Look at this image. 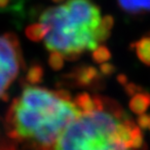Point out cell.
Returning <instances> with one entry per match:
<instances>
[{"label": "cell", "instance_id": "obj_1", "mask_svg": "<svg viewBox=\"0 0 150 150\" xmlns=\"http://www.w3.org/2000/svg\"><path fill=\"white\" fill-rule=\"evenodd\" d=\"M45 29L44 42L51 52L73 59L86 51H95L109 36L110 16H101L91 0H67L47 9L39 19Z\"/></svg>", "mask_w": 150, "mask_h": 150}, {"label": "cell", "instance_id": "obj_2", "mask_svg": "<svg viewBox=\"0 0 150 150\" xmlns=\"http://www.w3.org/2000/svg\"><path fill=\"white\" fill-rule=\"evenodd\" d=\"M80 112L64 95L39 87H26L13 101L7 115L10 136L26 139L44 150L56 140Z\"/></svg>", "mask_w": 150, "mask_h": 150}, {"label": "cell", "instance_id": "obj_3", "mask_svg": "<svg viewBox=\"0 0 150 150\" xmlns=\"http://www.w3.org/2000/svg\"><path fill=\"white\" fill-rule=\"evenodd\" d=\"M142 132L120 112L98 98L64 129L50 150H133L142 145Z\"/></svg>", "mask_w": 150, "mask_h": 150}, {"label": "cell", "instance_id": "obj_4", "mask_svg": "<svg viewBox=\"0 0 150 150\" xmlns=\"http://www.w3.org/2000/svg\"><path fill=\"white\" fill-rule=\"evenodd\" d=\"M21 65L22 54L16 35H0V100L7 96L9 87L20 72Z\"/></svg>", "mask_w": 150, "mask_h": 150}, {"label": "cell", "instance_id": "obj_5", "mask_svg": "<svg viewBox=\"0 0 150 150\" xmlns=\"http://www.w3.org/2000/svg\"><path fill=\"white\" fill-rule=\"evenodd\" d=\"M123 10L130 14H140L150 11V0H118Z\"/></svg>", "mask_w": 150, "mask_h": 150}, {"label": "cell", "instance_id": "obj_6", "mask_svg": "<svg viewBox=\"0 0 150 150\" xmlns=\"http://www.w3.org/2000/svg\"><path fill=\"white\" fill-rule=\"evenodd\" d=\"M136 52L143 64L150 65V37L142 38L137 42Z\"/></svg>", "mask_w": 150, "mask_h": 150}, {"label": "cell", "instance_id": "obj_7", "mask_svg": "<svg viewBox=\"0 0 150 150\" xmlns=\"http://www.w3.org/2000/svg\"><path fill=\"white\" fill-rule=\"evenodd\" d=\"M150 105V96L149 95H136L131 100L130 107L137 114H142L148 108Z\"/></svg>", "mask_w": 150, "mask_h": 150}, {"label": "cell", "instance_id": "obj_8", "mask_svg": "<svg viewBox=\"0 0 150 150\" xmlns=\"http://www.w3.org/2000/svg\"><path fill=\"white\" fill-rule=\"evenodd\" d=\"M110 54L108 52V50L104 47H98L95 50L94 53V58L97 62H103L104 61L109 59Z\"/></svg>", "mask_w": 150, "mask_h": 150}, {"label": "cell", "instance_id": "obj_9", "mask_svg": "<svg viewBox=\"0 0 150 150\" xmlns=\"http://www.w3.org/2000/svg\"><path fill=\"white\" fill-rule=\"evenodd\" d=\"M64 58L58 53L52 52V55L50 57V64L52 65L53 68L55 69H59V67H62V62H64Z\"/></svg>", "mask_w": 150, "mask_h": 150}, {"label": "cell", "instance_id": "obj_10", "mask_svg": "<svg viewBox=\"0 0 150 150\" xmlns=\"http://www.w3.org/2000/svg\"><path fill=\"white\" fill-rule=\"evenodd\" d=\"M41 75H42L41 68L35 67L32 68V69L29 70V72H28V78H29V80L32 81V82H36V81L39 80V78L41 77Z\"/></svg>", "mask_w": 150, "mask_h": 150}, {"label": "cell", "instance_id": "obj_11", "mask_svg": "<svg viewBox=\"0 0 150 150\" xmlns=\"http://www.w3.org/2000/svg\"><path fill=\"white\" fill-rule=\"evenodd\" d=\"M53 1H56V2L58 1V2H59V1H64V0H53Z\"/></svg>", "mask_w": 150, "mask_h": 150}, {"label": "cell", "instance_id": "obj_12", "mask_svg": "<svg viewBox=\"0 0 150 150\" xmlns=\"http://www.w3.org/2000/svg\"><path fill=\"white\" fill-rule=\"evenodd\" d=\"M148 128L150 129V121H149V126H148Z\"/></svg>", "mask_w": 150, "mask_h": 150}]
</instances>
